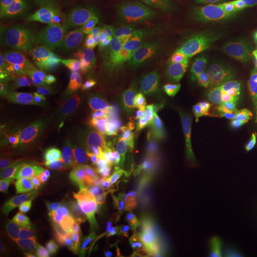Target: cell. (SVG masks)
I'll use <instances>...</instances> for the list:
<instances>
[{"label":"cell","mask_w":257,"mask_h":257,"mask_svg":"<svg viewBox=\"0 0 257 257\" xmlns=\"http://www.w3.org/2000/svg\"><path fill=\"white\" fill-rule=\"evenodd\" d=\"M214 246V232L198 236H182L178 241L180 250L191 257H212Z\"/></svg>","instance_id":"cell-22"},{"label":"cell","mask_w":257,"mask_h":257,"mask_svg":"<svg viewBox=\"0 0 257 257\" xmlns=\"http://www.w3.org/2000/svg\"><path fill=\"white\" fill-rule=\"evenodd\" d=\"M257 122V100L245 95L226 115L207 128L212 138L227 142L239 137L248 126Z\"/></svg>","instance_id":"cell-8"},{"label":"cell","mask_w":257,"mask_h":257,"mask_svg":"<svg viewBox=\"0 0 257 257\" xmlns=\"http://www.w3.org/2000/svg\"><path fill=\"white\" fill-rule=\"evenodd\" d=\"M237 78L241 87L247 92L248 89L257 81V72H245L238 74Z\"/></svg>","instance_id":"cell-40"},{"label":"cell","mask_w":257,"mask_h":257,"mask_svg":"<svg viewBox=\"0 0 257 257\" xmlns=\"http://www.w3.org/2000/svg\"><path fill=\"white\" fill-rule=\"evenodd\" d=\"M132 37L133 34H131L128 29L118 21L114 26L110 28L101 46L97 49L114 51L132 50Z\"/></svg>","instance_id":"cell-23"},{"label":"cell","mask_w":257,"mask_h":257,"mask_svg":"<svg viewBox=\"0 0 257 257\" xmlns=\"http://www.w3.org/2000/svg\"><path fill=\"white\" fill-rule=\"evenodd\" d=\"M64 162L66 169L73 172H93L91 164L92 149L84 141L68 136L57 141L53 147Z\"/></svg>","instance_id":"cell-15"},{"label":"cell","mask_w":257,"mask_h":257,"mask_svg":"<svg viewBox=\"0 0 257 257\" xmlns=\"http://www.w3.org/2000/svg\"><path fill=\"white\" fill-rule=\"evenodd\" d=\"M233 29L241 42L257 48V2L242 5L236 10Z\"/></svg>","instance_id":"cell-19"},{"label":"cell","mask_w":257,"mask_h":257,"mask_svg":"<svg viewBox=\"0 0 257 257\" xmlns=\"http://www.w3.org/2000/svg\"><path fill=\"white\" fill-rule=\"evenodd\" d=\"M246 95L241 87L237 75L225 74L220 90L216 94L205 100V117L207 126L216 122L232 110Z\"/></svg>","instance_id":"cell-11"},{"label":"cell","mask_w":257,"mask_h":257,"mask_svg":"<svg viewBox=\"0 0 257 257\" xmlns=\"http://www.w3.org/2000/svg\"><path fill=\"white\" fill-rule=\"evenodd\" d=\"M121 125V117L115 110L104 105L96 115L77 135L84 141L97 142L113 135Z\"/></svg>","instance_id":"cell-17"},{"label":"cell","mask_w":257,"mask_h":257,"mask_svg":"<svg viewBox=\"0 0 257 257\" xmlns=\"http://www.w3.org/2000/svg\"><path fill=\"white\" fill-rule=\"evenodd\" d=\"M26 0H1L0 3V30L6 36L10 27L17 19Z\"/></svg>","instance_id":"cell-25"},{"label":"cell","mask_w":257,"mask_h":257,"mask_svg":"<svg viewBox=\"0 0 257 257\" xmlns=\"http://www.w3.org/2000/svg\"><path fill=\"white\" fill-rule=\"evenodd\" d=\"M197 39V30H191L186 32L173 46L170 47L164 53L167 65L173 69L179 68L184 59L190 55L193 47L196 45Z\"/></svg>","instance_id":"cell-21"},{"label":"cell","mask_w":257,"mask_h":257,"mask_svg":"<svg viewBox=\"0 0 257 257\" xmlns=\"http://www.w3.org/2000/svg\"><path fill=\"white\" fill-rule=\"evenodd\" d=\"M55 7L51 0H26L7 35H22L36 32L54 18Z\"/></svg>","instance_id":"cell-13"},{"label":"cell","mask_w":257,"mask_h":257,"mask_svg":"<svg viewBox=\"0 0 257 257\" xmlns=\"http://www.w3.org/2000/svg\"><path fill=\"white\" fill-rule=\"evenodd\" d=\"M242 205L247 220L257 230V175L245 186L242 193Z\"/></svg>","instance_id":"cell-24"},{"label":"cell","mask_w":257,"mask_h":257,"mask_svg":"<svg viewBox=\"0 0 257 257\" xmlns=\"http://www.w3.org/2000/svg\"><path fill=\"white\" fill-rule=\"evenodd\" d=\"M225 74H215L212 77L199 82L197 87V95L201 101L209 99L220 90Z\"/></svg>","instance_id":"cell-33"},{"label":"cell","mask_w":257,"mask_h":257,"mask_svg":"<svg viewBox=\"0 0 257 257\" xmlns=\"http://www.w3.org/2000/svg\"><path fill=\"white\" fill-rule=\"evenodd\" d=\"M165 156L162 151L153 143H145L133 179L134 188H144L163 175Z\"/></svg>","instance_id":"cell-16"},{"label":"cell","mask_w":257,"mask_h":257,"mask_svg":"<svg viewBox=\"0 0 257 257\" xmlns=\"http://www.w3.org/2000/svg\"><path fill=\"white\" fill-rule=\"evenodd\" d=\"M15 170L12 165L1 164L0 166V187L1 190L9 192L10 190L17 184L15 179Z\"/></svg>","instance_id":"cell-37"},{"label":"cell","mask_w":257,"mask_h":257,"mask_svg":"<svg viewBox=\"0 0 257 257\" xmlns=\"http://www.w3.org/2000/svg\"><path fill=\"white\" fill-rule=\"evenodd\" d=\"M193 169V163L186 158L177 157L174 159L170 165L164 169L163 179L166 182L177 180L183 175L188 174Z\"/></svg>","instance_id":"cell-30"},{"label":"cell","mask_w":257,"mask_h":257,"mask_svg":"<svg viewBox=\"0 0 257 257\" xmlns=\"http://www.w3.org/2000/svg\"><path fill=\"white\" fill-rule=\"evenodd\" d=\"M7 110L15 128L66 130L50 110L39 104L17 102L7 106Z\"/></svg>","instance_id":"cell-12"},{"label":"cell","mask_w":257,"mask_h":257,"mask_svg":"<svg viewBox=\"0 0 257 257\" xmlns=\"http://www.w3.org/2000/svg\"><path fill=\"white\" fill-rule=\"evenodd\" d=\"M51 149H41L28 153L24 157L27 166L23 172L26 178L45 174H59L66 170L63 160Z\"/></svg>","instance_id":"cell-18"},{"label":"cell","mask_w":257,"mask_h":257,"mask_svg":"<svg viewBox=\"0 0 257 257\" xmlns=\"http://www.w3.org/2000/svg\"><path fill=\"white\" fill-rule=\"evenodd\" d=\"M198 30L195 19L180 12H156L140 22L132 37V50L139 55L166 52L188 31Z\"/></svg>","instance_id":"cell-3"},{"label":"cell","mask_w":257,"mask_h":257,"mask_svg":"<svg viewBox=\"0 0 257 257\" xmlns=\"http://www.w3.org/2000/svg\"><path fill=\"white\" fill-rule=\"evenodd\" d=\"M176 206L187 223L206 221L215 227L219 221L218 212L209 193L198 187H189L177 195Z\"/></svg>","instance_id":"cell-10"},{"label":"cell","mask_w":257,"mask_h":257,"mask_svg":"<svg viewBox=\"0 0 257 257\" xmlns=\"http://www.w3.org/2000/svg\"><path fill=\"white\" fill-rule=\"evenodd\" d=\"M111 162H112V157L108 152L102 149L92 151L91 164L95 170H101L103 168L110 165Z\"/></svg>","instance_id":"cell-38"},{"label":"cell","mask_w":257,"mask_h":257,"mask_svg":"<svg viewBox=\"0 0 257 257\" xmlns=\"http://www.w3.org/2000/svg\"><path fill=\"white\" fill-rule=\"evenodd\" d=\"M55 103L76 135L85 128L105 105L101 97L88 91L64 96Z\"/></svg>","instance_id":"cell-9"},{"label":"cell","mask_w":257,"mask_h":257,"mask_svg":"<svg viewBox=\"0 0 257 257\" xmlns=\"http://www.w3.org/2000/svg\"><path fill=\"white\" fill-rule=\"evenodd\" d=\"M9 193L18 202L25 206L49 210H72L67 188L64 187L17 182Z\"/></svg>","instance_id":"cell-7"},{"label":"cell","mask_w":257,"mask_h":257,"mask_svg":"<svg viewBox=\"0 0 257 257\" xmlns=\"http://www.w3.org/2000/svg\"><path fill=\"white\" fill-rule=\"evenodd\" d=\"M149 112L156 116L162 127V143L172 145L188 133L192 114L186 98L163 94L149 107Z\"/></svg>","instance_id":"cell-5"},{"label":"cell","mask_w":257,"mask_h":257,"mask_svg":"<svg viewBox=\"0 0 257 257\" xmlns=\"http://www.w3.org/2000/svg\"><path fill=\"white\" fill-rule=\"evenodd\" d=\"M203 62V55L200 54L189 55L185 59L181 66L186 70H199Z\"/></svg>","instance_id":"cell-39"},{"label":"cell","mask_w":257,"mask_h":257,"mask_svg":"<svg viewBox=\"0 0 257 257\" xmlns=\"http://www.w3.org/2000/svg\"><path fill=\"white\" fill-rule=\"evenodd\" d=\"M74 185L87 190L95 191L106 188L109 185V181L104 175L94 172H73Z\"/></svg>","instance_id":"cell-27"},{"label":"cell","mask_w":257,"mask_h":257,"mask_svg":"<svg viewBox=\"0 0 257 257\" xmlns=\"http://www.w3.org/2000/svg\"><path fill=\"white\" fill-rule=\"evenodd\" d=\"M246 96L257 100V81L247 91Z\"/></svg>","instance_id":"cell-42"},{"label":"cell","mask_w":257,"mask_h":257,"mask_svg":"<svg viewBox=\"0 0 257 257\" xmlns=\"http://www.w3.org/2000/svg\"><path fill=\"white\" fill-rule=\"evenodd\" d=\"M161 194L156 188L142 193L122 212L121 222L124 229L133 232L147 225L157 213Z\"/></svg>","instance_id":"cell-14"},{"label":"cell","mask_w":257,"mask_h":257,"mask_svg":"<svg viewBox=\"0 0 257 257\" xmlns=\"http://www.w3.org/2000/svg\"><path fill=\"white\" fill-rule=\"evenodd\" d=\"M138 56L133 50L97 49L78 66L73 83L75 87L92 92L105 100L121 92L132 64Z\"/></svg>","instance_id":"cell-2"},{"label":"cell","mask_w":257,"mask_h":257,"mask_svg":"<svg viewBox=\"0 0 257 257\" xmlns=\"http://www.w3.org/2000/svg\"><path fill=\"white\" fill-rule=\"evenodd\" d=\"M15 127L12 123L7 108L1 106L0 109V141H12Z\"/></svg>","instance_id":"cell-35"},{"label":"cell","mask_w":257,"mask_h":257,"mask_svg":"<svg viewBox=\"0 0 257 257\" xmlns=\"http://www.w3.org/2000/svg\"><path fill=\"white\" fill-rule=\"evenodd\" d=\"M241 257H257L256 252H246L243 253Z\"/></svg>","instance_id":"cell-43"},{"label":"cell","mask_w":257,"mask_h":257,"mask_svg":"<svg viewBox=\"0 0 257 257\" xmlns=\"http://www.w3.org/2000/svg\"><path fill=\"white\" fill-rule=\"evenodd\" d=\"M245 72H257V50L244 52L230 59L228 74L238 75Z\"/></svg>","instance_id":"cell-26"},{"label":"cell","mask_w":257,"mask_h":257,"mask_svg":"<svg viewBox=\"0 0 257 257\" xmlns=\"http://www.w3.org/2000/svg\"><path fill=\"white\" fill-rule=\"evenodd\" d=\"M2 68V80L12 92L40 101L64 97L74 76L61 59L42 51L6 57Z\"/></svg>","instance_id":"cell-1"},{"label":"cell","mask_w":257,"mask_h":257,"mask_svg":"<svg viewBox=\"0 0 257 257\" xmlns=\"http://www.w3.org/2000/svg\"><path fill=\"white\" fill-rule=\"evenodd\" d=\"M255 130L257 131V122H256V125H255Z\"/></svg>","instance_id":"cell-44"},{"label":"cell","mask_w":257,"mask_h":257,"mask_svg":"<svg viewBox=\"0 0 257 257\" xmlns=\"http://www.w3.org/2000/svg\"><path fill=\"white\" fill-rule=\"evenodd\" d=\"M119 20L110 16L109 10L81 15L67 28L55 35L58 43H78L90 47L101 46L110 28Z\"/></svg>","instance_id":"cell-6"},{"label":"cell","mask_w":257,"mask_h":257,"mask_svg":"<svg viewBox=\"0 0 257 257\" xmlns=\"http://www.w3.org/2000/svg\"><path fill=\"white\" fill-rule=\"evenodd\" d=\"M214 232V227L206 221H197L188 223L184 228L183 236H198L206 233Z\"/></svg>","instance_id":"cell-36"},{"label":"cell","mask_w":257,"mask_h":257,"mask_svg":"<svg viewBox=\"0 0 257 257\" xmlns=\"http://www.w3.org/2000/svg\"><path fill=\"white\" fill-rule=\"evenodd\" d=\"M168 67L162 54L132 68L119 92L121 97L128 103L146 100L164 85Z\"/></svg>","instance_id":"cell-4"},{"label":"cell","mask_w":257,"mask_h":257,"mask_svg":"<svg viewBox=\"0 0 257 257\" xmlns=\"http://www.w3.org/2000/svg\"><path fill=\"white\" fill-rule=\"evenodd\" d=\"M72 7L80 15L89 14L96 11H107L113 0H69Z\"/></svg>","instance_id":"cell-32"},{"label":"cell","mask_w":257,"mask_h":257,"mask_svg":"<svg viewBox=\"0 0 257 257\" xmlns=\"http://www.w3.org/2000/svg\"><path fill=\"white\" fill-rule=\"evenodd\" d=\"M203 61L210 65L215 74H226L230 59L228 55L223 52L211 50L203 55Z\"/></svg>","instance_id":"cell-31"},{"label":"cell","mask_w":257,"mask_h":257,"mask_svg":"<svg viewBox=\"0 0 257 257\" xmlns=\"http://www.w3.org/2000/svg\"><path fill=\"white\" fill-rule=\"evenodd\" d=\"M68 200L72 207V211H82L86 210L88 203L92 199L89 191L81 189L76 185H68L67 187Z\"/></svg>","instance_id":"cell-29"},{"label":"cell","mask_w":257,"mask_h":257,"mask_svg":"<svg viewBox=\"0 0 257 257\" xmlns=\"http://www.w3.org/2000/svg\"><path fill=\"white\" fill-rule=\"evenodd\" d=\"M212 257H238L236 253L227 245L216 243L212 250Z\"/></svg>","instance_id":"cell-41"},{"label":"cell","mask_w":257,"mask_h":257,"mask_svg":"<svg viewBox=\"0 0 257 257\" xmlns=\"http://www.w3.org/2000/svg\"><path fill=\"white\" fill-rule=\"evenodd\" d=\"M91 249V243L88 240L73 242L50 257H86Z\"/></svg>","instance_id":"cell-34"},{"label":"cell","mask_w":257,"mask_h":257,"mask_svg":"<svg viewBox=\"0 0 257 257\" xmlns=\"http://www.w3.org/2000/svg\"><path fill=\"white\" fill-rule=\"evenodd\" d=\"M168 91L173 95L184 98L188 97L193 92L188 81L186 69L182 66L176 69L175 74L172 77Z\"/></svg>","instance_id":"cell-28"},{"label":"cell","mask_w":257,"mask_h":257,"mask_svg":"<svg viewBox=\"0 0 257 257\" xmlns=\"http://www.w3.org/2000/svg\"><path fill=\"white\" fill-rule=\"evenodd\" d=\"M121 126L137 136L144 143L162 142V127L159 120L153 118H121Z\"/></svg>","instance_id":"cell-20"}]
</instances>
